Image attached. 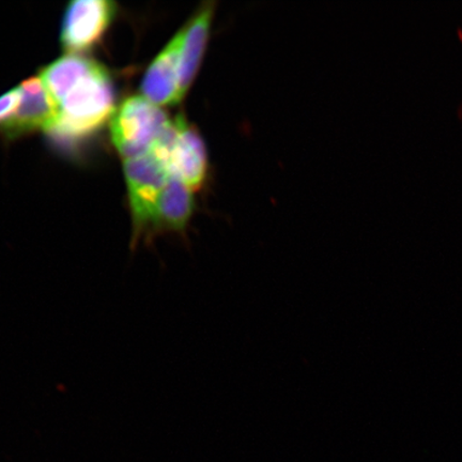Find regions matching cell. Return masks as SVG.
Instances as JSON below:
<instances>
[{"label":"cell","mask_w":462,"mask_h":462,"mask_svg":"<svg viewBox=\"0 0 462 462\" xmlns=\"http://www.w3.org/2000/svg\"><path fill=\"white\" fill-rule=\"evenodd\" d=\"M114 114V86L106 69L99 63L58 104L57 119L49 133L65 140H78L99 130Z\"/></svg>","instance_id":"6da1fadb"},{"label":"cell","mask_w":462,"mask_h":462,"mask_svg":"<svg viewBox=\"0 0 462 462\" xmlns=\"http://www.w3.org/2000/svg\"><path fill=\"white\" fill-rule=\"evenodd\" d=\"M132 217L131 250L141 241L152 244L155 204L162 189L171 178L169 166L149 152L143 157L125 160Z\"/></svg>","instance_id":"7a4b0ae2"},{"label":"cell","mask_w":462,"mask_h":462,"mask_svg":"<svg viewBox=\"0 0 462 462\" xmlns=\"http://www.w3.org/2000/svg\"><path fill=\"white\" fill-rule=\"evenodd\" d=\"M170 121L163 109L146 97H130L113 115L112 141L125 160L143 157L150 152Z\"/></svg>","instance_id":"3957f363"},{"label":"cell","mask_w":462,"mask_h":462,"mask_svg":"<svg viewBox=\"0 0 462 462\" xmlns=\"http://www.w3.org/2000/svg\"><path fill=\"white\" fill-rule=\"evenodd\" d=\"M116 10V4L108 0H75L69 4L61 28L63 48L75 54L99 43Z\"/></svg>","instance_id":"277c9868"},{"label":"cell","mask_w":462,"mask_h":462,"mask_svg":"<svg viewBox=\"0 0 462 462\" xmlns=\"http://www.w3.org/2000/svg\"><path fill=\"white\" fill-rule=\"evenodd\" d=\"M21 102L13 117L0 125V134L7 140L42 129L49 132L57 119V106L40 78L19 86Z\"/></svg>","instance_id":"5b68a950"},{"label":"cell","mask_w":462,"mask_h":462,"mask_svg":"<svg viewBox=\"0 0 462 462\" xmlns=\"http://www.w3.org/2000/svg\"><path fill=\"white\" fill-rule=\"evenodd\" d=\"M196 210L193 190L172 177L159 195L155 204L152 244L160 235L171 234L188 241V230Z\"/></svg>","instance_id":"8992f818"},{"label":"cell","mask_w":462,"mask_h":462,"mask_svg":"<svg viewBox=\"0 0 462 462\" xmlns=\"http://www.w3.org/2000/svg\"><path fill=\"white\" fill-rule=\"evenodd\" d=\"M183 40V29L148 68L142 82L143 97L157 106H175L180 103L179 91V63Z\"/></svg>","instance_id":"52a82bcc"},{"label":"cell","mask_w":462,"mask_h":462,"mask_svg":"<svg viewBox=\"0 0 462 462\" xmlns=\"http://www.w3.org/2000/svg\"><path fill=\"white\" fill-rule=\"evenodd\" d=\"M178 138L169 161L172 177H176L193 190L204 186L208 157L204 140L183 115H178Z\"/></svg>","instance_id":"ba28073f"},{"label":"cell","mask_w":462,"mask_h":462,"mask_svg":"<svg viewBox=\"0 0 462 462\" xmlns=\"http://www.w3.org/2000/svg\"><path fill=\"white\" fill-rule=\"evenodd\" d=\"M216 4L208 2L201 5L183 29V40L179 63V91L180 100L193 84L204 60L208 40L210 37L213 15H215Z\"/></svg>","instance_id":"9c48e42d"},{"label":"cell","mask_w":462,"mask_h":462,"mask_svg":"<svg viewBox=\"0 0 462 462\" xmlns=\"http://www.w3.org/2000/svg\"><path fill=\"white\" fill-rule=\"evenodd\" d=\"M99 65L84 56L70 54L60 58L40 72V79L58 106L69 90Z\"/></svg>","instance_id":"30bf717a"},{"label":"cell","mask_w":462,"mask_h":462,"mask_svg":"<svg viewBox=\"0 0 462 462\" xmlns=\"http://www.w3.org/2000/svg\"><path fill=\"white\" fill-rule=\"evenodd\" d=\"M21 102L20 87L0 97V125L13 117Z\"/></svg>","instance_id":"8fae6325"}]
</instances>
